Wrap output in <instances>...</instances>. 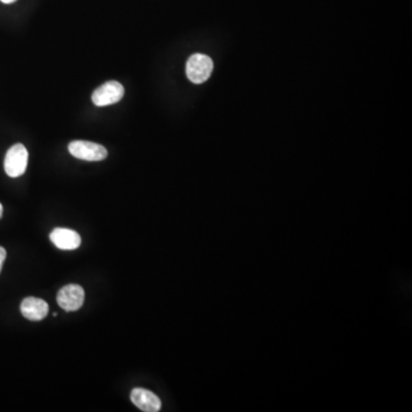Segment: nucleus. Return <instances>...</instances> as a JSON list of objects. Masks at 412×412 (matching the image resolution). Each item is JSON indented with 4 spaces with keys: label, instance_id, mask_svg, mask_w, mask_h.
Listing matches in <instances>:
<instances>
[{
    "label": "nucleus",
    "instance_id": "7",
    "mask_svg": "<svg viewBox=\"0 0 412 412\" xmlns=\"http://www.w3.org/2000/svg\"><path fill=\"white\" fill-rule=\"evenodd\" d=\"M50 238L57 249L64 250V251L78 249L82 243L79 234L67 228H55L50 233Z\"/></svg>",
    "mask_w": 412,
    "mask_h": 412
},
{
    "label": "nucleus",
    "instance_id": "2",
    "mask_svg": "<svg viewBox=\"0 0 412 412\" xmlns=\"http://www.w3.org/2000/svg\"><path fill=\"white\" fill-rule=\"evenodd\" d=\"M213 71V61L204 54H194L187 61L186 73L194 84H202L209 79Z\"/></svg>",
    "mask_w": 412,
    "mask_h": 412
},
{
    "label": "nucleus",
    "instance_id": "1",
    "mask_svg": "<svg viewBox=\"0 0 412 412\" xmlns=\"http://www.w3.org/2000/svg\"><path fill=\"white\" fill-rule=\"evenodd\" d=\"M29 153L22 143H17L10 147L7 151L3 167L7 176L10 178H19L27 170Z\"/></svg>",
    "mask_w": 412,
    "mask_h": 412
},
{
    "label": "nucleus",
    "instance_id": "8",
    "mask_svg": "<svg viewBox=\"0 0 412 412\" xmlns=\"http://www.w3.org/2000/svg\"><path fill=\"white\" fill-rule=\"evenodd\" d=\"M50 307L45 300L28 297L21 303V312L26 319L30 321H41L48 314Z\"/></svg>",
    "mask_w": 412,
    "mask_h": 412
},
{
    "label": "nucleus",
    "instance_id": "9",
    "mask_svg": "<svg viewBox=\"0 0 412 412\" xmlns=\"http://www.w3.org/2000/svg\"><path fill=\"white\" fill-rule=\"evenodd\" d=\"M6 259V250L0 246V273H1V268H3V261Z\"/></svg>",
    "mask_w": 412,
    "mask_h": 412
},
{
    "label": "nucleus",
    "instance_id": "5",
    "mask_svg": "<svg viewBox=\"0 0 412 412\" xmlns=\"http://www.w3.org/2000/svg\"><path fill=\"white\" fill-rule=\"evenodd\" d=\"M124 97V87L122 84L115 80L103 84L94 91L92 101L97 106H110L120 102Z\"/></svg>",
    "mask_w": 412,
    "mask_h": 412
},
{
    "label": "nucleus",
    "instance_id": "11",
    "mask_svg": "<svg viewBox=\"0 0 412 412\" xmlns=\"http://www.w3.org/2000/svg\"><path fill=\"white\" fill-rule=\"evenodd\" d=\"M3 205H1V204H0V219H1V216H3Z\"/></svg>",
    "mask_w": 412,
    "mask_h": 412
},
{
    "label": "nucleus",
    "instance_id": "6",
    "mask_svg": "<svg viewBox=\"0 0 412 412\" xmlns=\"http://www.w3.org/2000/svg\"><path fill=\"white\" fill-rule=\"evenodd\" d=\"M131 400L140 410L144 412H157L162 408L160 397L148 389L134 388L131 393Z\"/></svg>",
    "mask_w": 412,
    "mask_h": 412
},
{
    "label": "nucleus",
    "instance_id": "3",
    "mask_svg": "<svg viewBox=\"0 0 412 412\" xmlns=\"http://www.w3.org/2000/svg\"><path fill=\"white\" fill-rule=\"evenodd\" d=\"M69 153L78 160H87V162H100L106 160L108 156L104 147L99 143L90 142V141H82L76 140L69 143Z\"/></svg>",
    "mask_w": 412,
    "mask_h": 412
},
{
    "label": "nucleus",
    "instance_id": "10",
    "mask_svg": "<svg viewBox=\"0 0 412 412\" xmlns=\"http://www.w3.org/2000/svg\"><path fill=\"white\" fill-rule=\"evenodd\" d=\"M0 1H1V3H14V1H15V0H0Z\"/></svg>",
    "mask_w": 412,
    "mask_h": 412
},
{
    "label": "nucleus",
    "instance_id": "4",
    "mask_svg": "<svg viewBox=\"0 0 412 412\" xmlns=\"http://www.w3.org/2000/svg\"><path fill=\"white\" fill-rule=\"evenodd\" d=\"M57 301L61 308L67 312H75L83 306L85 301V291L77 284H69L59 291Z\"/></svg>",
    "mask_w": 412,
    "mask_h": 412
}]
</instances>
